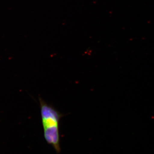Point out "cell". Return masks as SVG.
<instances>
[{
  "label": "cell",
  "instance_id": "cell-1",
  "mask_svg": "<svg viewBox=\"0 0 154 154\" xmlns=\"http://www.w3.org/2000/svg\"><path fill=\"white\" fill-rule=\"evenodd\" d=\"M42 123L45 139L52 146L56 151H60L59 124L63 115L52 105L48 104L41 97H39Z\"/></svg>",
  "mask_w": 154,
  "mask_h": 154
}]
</instances>
